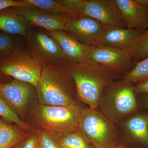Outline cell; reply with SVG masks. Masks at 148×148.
I'll use <instances>...</instances> for the list:
<instances>
[{
  "mask_svg": "<svg viewBox=\"0 0 148 148\" xmlns=\"http://www.w3.org/2000/svg\"><path fill=\"white\" fill-rule=\"evenodd\" d=\"M64 66L73 79L77 97L90 109L98 108L105 88L119 77V74L91 60L68 62Z\"/></svg>",
  "mask_w": 148,
  "mask_h": 148,
  "instance_id": "6da1fadb",
  "label": "cell"
},
{
  "mask_svg": "<svg viewBox=\"0 0 148 148\" xmlns=\"http://www.w3.org/2000/svg\"><path fill=\"white\" fill-rule=\"evenodd\" d=\"M36 89L40 105L67 106L75 103L77 91L73 79L64 66L42 64Z\"/></svg>",
  "mask_w": 148,
  "mask_h": 148,
  "instance_id": "7a4b0ae2",
  "label": "cell"
},
{
  "mask_svg": "<svg viewBox=\"0 0 148 148\" xmlns=\"http://www.w3.org/2000/svg\"><path fill=\"white\" fill-rule=\"evenodd\" d=\"M99 107L101 112L114 124L135 113L140 109L134 85L123 79L114 81L105 88Z\"/></svg>",
  "mask_w": 148,
  "mask_h": 148,
  "instance_id": "3957f363",
  "label": "cell"
},
{
  "mask_svg": "<svg viewBox=\"0 0 148 148\" xmlns=\"http://www.w3.org/2000/svg\"><path fill=\"white\" fill-rule=\"evenodd\" d=\"M82 109L77 102L67 106L39 104L34 111L35 123L40 129L59 138L78 129Z\"/></svg>",
  "mask_w": 148,
  "mask_h": 148,
  "instance_id": "277c9868",
  "label": "cell"
},
{
  "mask_svg": "<svg viewBox=\"0 0 148 148\" xmlns=\"http://www.w3.org/2000/svg\"><path fill=\"white\" fill-rule=\"evenodd\" d=\"M78 129L95 148H112L116 145L117 132L115 124L97 109H82Z\"/></svg>",
  "mask_w": 148,
  "mask_h": 148,
  "instance_id": "5b68a950",
  "label": "cell"
},
{
  "mask_svg": "<svg viewBox=\"0 0 148 148\" xmlns=\"http://www.w3.org/2000/svg\"><path fill=\"white\" fill-rule=\"evenodd\" d=\"M76 16H88L104 26L126 28L116 0H60Z\"/></svg>",
  "mask_w": 148,
  "mask_h": 148,
  "instance_id": "8992f818",
  "label": "cell"
},
{
  "mask_svg": "<svg viewBox=\"0 0 148 148\" xmlns=\"http://www.w3.org/2000/svg\"><path fill=\"white\" fill-rule=\"evenodd\" d=\"M40 61L31 50H18L0 61V71L36 87L42 71Z\"/></svg>",
  "mask_w": 148,
  "mask_h": 148,
  "instance_id": "52a82bcc",
  "label": "cell"
},
{
  "mask_svg": "<svg viewBox=\"0 0 148 148\" xmlns=\"http://www.w3.org/2000/svg\"><path fill=\"white\" fill-rule=\"evenodd\" d=\"M29 42L30 50L42 64L64 66L69 62L58 43L48 34L33 32Z\"/></svg>",
  "mask_w": 148,
  "mask_h": 148,
  "instance_id": "ba28073f",
  "label": "cell"
},
{
  "mask_svg": "<svg viewBox=\"0 0 148 148\" xmlns=\"http://www.w3.org/2000/svg\"><path fill=\"white\" fill-rule=\"evenodd\" d=\"M90 60L119 75L127 73L135 65L127 49L108 47L91 46Z\"/></svg>",
  "mask_w": 148,
  "mask_h": 148,
  "instance_id": "9c48e42d",
  "label": "cell"
},
{
  "mask_svg": "<svg viewBox=\"0 0 148 148\" xmlns=\"http://www.w3.org/2000/svg\"><path fill=\"white\" fill-rule=\"evenodd\" d=\"M12 8L29 26L41 27L49 32L57 31L67 32L66 24L74 16L68 14L49 13L36 7Z\"/></svg>",
  "mask_w": 148,
  "mask_h": 148,
  "instance_id": "30bf717a",
  "label": "cell"
},
{
  "mask_svg": "<svg viewBox=\"0 0 148 148\" xmlns=\"http://www.w3.org/2000/svg\"><path fill=\"white\" fill-rule=\"evenodd\" d=\"M67 32L83 44L96 46L104 25L88 16H74L67 23Z\"/></svg>",
  "mask_w": 148,
  "mask_h": 148,
  "instance_id": "8fae6325",
  "label": "cell"
},
{
  "mask_svg": "<svg viewBox=\"0 0 148 148\" xmlns=\"http://www.w3.org/2000/svg\"><path fill=\"white\" fill-rule=\"evenodd\" d=\"M126 28L144 32L148 28V7L139 0H116Z\"/></svg>",
  "mask_w": 148,
  "mask_h": 148,
  "instance_id": "7c38bea8",
  "label": "cell"
},
{
  "mask_svg": "<svg viewBox=\"0 0 148 148\" xmlns=\"http://www.w3.org/2000/svg\"><path fill=\"white\" fill-rule=\"evenodd\" d=\"M48 34L58 43L68 62L79 63L90 61L91 46L83 44L66 31L49 32Z\"/></svg>",
  "mask_w": 148,
  "mask_h": 148,
  "instance_id": "4fadbf2b",
  "label": "cell"
},
{
  "mask_svg": "<svg viewBox=\"0 0 148 148\" xmlns=\"http://www.w3.org/2000/svg\"><path fill=\"white\" fill-rule=\"evenodd\" d=\"M33 87L32 84L16 79L0 83V96L14 112L19 113L26 107L33 93Z\"/></svg>",
  "mask_w": 148,
  "mask_h": 148,
  "instance_id": "5bb4252c",
  "label": "cell"
},
{
  "mask_svg": "<svg viewBox=\"0 0 148 148\" xmlns=\"http://www.w3.org/2000/svg\"><path fill=\"white\" fill-rule=\"evenodd\" d=\"M148 112L139 110L125 122L129 148H148Z\"/></svg>",
  "mask_w": 148,
  "mask_h": 148,
  "instance_id": "9a60e30c",
  "label": "cell"
},
{
  "mask_svg": "<svg viewBox=\"0 0 148 148\" xmlns=\"http://www.w3.org/2000/svg\"><path fill=\"white\" fill-rule=\"evenodd\" d=\"M143 33L127 28L104 25L97 46L127 49Z\"/></svg>",
  "mask_w": 148,
  "mask_h": 148,
  "instance_id": "2e32d148",
  "label": "cell"
},
{
  "mask_svg": "<svg viewBox=\"0 0 148 148\" xmlns=\"http://www.w3.org/2000/svg\"><path fill=\"white\" fill-rule=\"evenodd\" d=\"M28 24L14 10L0 12V30L8 34L27 35Z\"/></svg>",
  "mask_w": 148,
  "mask_h": 148,
  "instance_id": "e0dca14e",
  "label": "cell"
},
{
  "mask_svg": "<svg viewBox=\"0 0 148 148\" xmlns=\"http://www.w3.org/2000/svg\"><path fill=\"white\" fill-rule=\"evenodd\" d=\"M31 134L0 119V148H12Z\"/></svg>",
  "mask_w": 148,
  "mask_h": 148,
  "instance_id": "ac0fdd59",
  "label": "cell"
},
{
  "mask_svg": "<svg viewBox=\"0 0 148 148\" xmlns=\"http://www.w3.org/2000/svg\"><path fill=\"white\" fill-rule=\"evenodd\" d=\"M35 7L49 13L68 14L75 16V14L61 3L60 0H24Z\"/></svg>",
  "mask_w": 148,
  "mask_h": 148,
  "instance_id": "d6986e66",
  "label": "cell"
},
{
  "mask_svg": "<svg viewBox=\"0 0 148 148\" xmlns=\"http://www.w3.org/2000/svg\"><path fill=\"white\" fill-rule=\"evenodd\" d=\"M127 49L135 64L148 57V28Z\"/></svg>",
  "mask_w": 148,
  "mask_h": 148,
  "instance_id": "ffe728a7",
  "label": "cell"
},
{
  "mask_svg": "<svg viewBox=\"0 0 148 148\" xmlns=\"http://www.w3.org/2000/svg\"><path fill=\"white\" fill-rule=\"evenodd\" d=\"M55 138L60 148H90L89 143L78 129L62 137Z\"/></svg>",
  "mask_w": 148,
  "mask_h": 148,
  "instance_id": "44dd1931",
  "label": "cell"
},
{
  "mask_svg": "<svg viewBox=\"0 0 148 148\" xmlns=\"http://www.w3.org/2000/svg\"><path fill=\"white\" fill-rule=\"evenodd\" d=\"M148 78V57L135 64L131 71L125 74L122 79L137 83Z\"/></svg>",
  "mask_w": 148,
  "mask_h": 148,
  "instance_id": "7402d4cb",
  "label": "cell"
},
{
  "mask_svg": "<svg viewBox=\"0 0 148 148\" xmlns=\"http://www.w3.org/2000/svg\"><path fill=\"white\" fill-rule=\"evenodd\" d=\"M0 116L6 121L16 124L19 128L24 131L30 130L33 127L22 121L17 114L8 106L5 101L0 96Z\"/></svg>",
  "mask_w": 148,
  "mask_h": 148,
  "instance_id": "603a6c76",
  "label": "cell"
},
{
  "mask_svg": "<svg viewBox=\"0 0 148 148\" xmlns=\"http://www.w3.org/2000/svg\"><path fill=\"white\" fill-rule=\"evenodd\" d=\"M37 131L42 148H61L53 135L42 130Z\"/></svg>",
  "mask_w": 148,
  "mask_h": 148,
  "instance_id": "cb8c5ba5",
  "label": "cell"
},
{
  "mask_svg": "<svg viewBox=\"0 0 148 148\" xmlns=\"http://www.w3.org/2000/svg\"><path fill=\"white\" fill-rule=\"evenodd\" d=\"M32 8L34 6L26 2L24 0L14 1V0H0V11L8 8Z\"/></svg>",
  "mask_w": 148,
  "mask_h": 148,
  "instance_id": "d4e9b609",
  "label": "cell"
},
{
  "mask_svg": "<svg viewBox=\"0 0 148 148\" xmlns=\"http://www.w3.org/2000/svg\"><path fill=\"white\" fill-rule=\"evenodd\" d=\"M38 136V131L32 133L29 137L21 142L18 148H36Z\"/></svg>",
  "mask_w": 148,
  "mask_h": 148,
  "instance_id": "484cf974",
  "label": "cell"
},
{
  "mask_svg": "<svg viewBox=\"0 0 148 148\" xmlns=\"http://www.w3.org/2000/svg\"><path fill=\"white\" fill-rule=\"evenodd\" d=\"M13 45V40L10 36L4 34H0V52L10 50Z\"/></svg>",
  "mask_w": 148,
  "mask_h": 148,
  "instance_id": "4316f807",
  "label": "cell"
},
{
  "mask_svg": "<svg viewBox=\"0 0 148 148\" xmlns=\"http://www.w3.org/2000/svg\"><path fill=\"white\" fill-rule=\"evenodd\" d=\"M134 90L136 95H148V78L137 83L134 85Z\"/></svg>",
  "mask_w": 148,
  "mask_h": 148,
  "instance_id": "83f0119b",
  "label": "cell"
},
{
  "mask_svg": "<svg viewBox=\"0 0 148 148\" xmlns=\"http://www.w3.org/2000/svg\"><path fill=\"white\" fill-rule=\"evenodd\" d=\"M140 110H148V95H137Z\"/></svg>",
  "mask_w": 148,
  "mask_h": 148,
  "instance_id": "f1b7e54d",
  "label": "cell"
},
{
  "mask_svg": "<svg viewBox=\"0 0 148 148\" xmlns=\"http://www.w3.org/2000/svg\"><path fill=\"white\" fill-rule=\"evenodd\" d=\"M36 148H42V146L41 145V144L40 142L39 139H38V143H37L36 147Z\"/></svg>",
  "mask_w": 148,
  "mask_h": 148,
  "instance_id": "f546056e",
  "label": "cell"
},
{
  "mask_svg": "<svg viewBox=\"0 0 148 148\" xmlns=\"http://www.w3.org/2000/svg\"><path fill=\"white\" fill-rule=\"evenodd\" d=\"M112 148H127V147H125L123 145H116L114 147H113Z\"/></svg>",
  "mask_w": 148,
  "mask_h": 148,
  "instance_id": "4dcf8cb0",
  "label": "cell"
},
{
  "mask_svg": "<svg viewBox=\"0 0 148 148\" xmlns=\"http://www.w3.org/2000/svg\"><path fill=\"white\" fill-rule=\"evenodd\" d=\"M12 148H18V146H17V145H16L14 146V147H13Z\"/></svg>",
  "mask_w": 148,
  "mask_h": 148,
  "instance_id": "1f68e13d",
  "label": "cell"
},
{
  "mask_svg": "<svg viewBox=\"0 0 148 148\" xmlns=\"http://www.w3.org/2000/svg\"><path fill=\"white\" fill-rule=\"evenodd\" d=\"M90 148H95L93 147V146L91 145H90Z\"/></svg>",
  "mask_w": 148,
  "mask_h": 148,
  "instance_id": "d6a6232c",
  "label": "cell"
},
{
  "mask_svg": "<svg viewBox=\"0 0 148 148\" xmlns=\"http://www.w3.org/2000/svg\"><path fill=\"white\" fill-rule=\"evenodd\" d=\"M2 74V73H1V71H0V78H1V74Z\"/></svg>",
  "mask_w": 148,
  "mask_h": 148,
  "instance_id": "836d02e7",
  "label": "cell"
},
{
  "mask_svg": "<svg viewBox=\"0 0 148 148\" xmlns=\"http://www.w3.org/2000/svg\"><path fill=\"white\" fill-rule=\"evenodd\" d=\"M69 148L64 147V148Z\"/></svg>",
  "mask_w": 148,
  "mask_h": 148,
  "instance_id": "e575fe53",
  "label": "cell"
},
{
  "mask_svg": "<svg viewBox=\"0 0 148 148\" xmlns=\"http://www.w3.org/2000/svg\"></svg>",
  "mask_w": 148,
  "mask_h": 148,
  "instance_id": "d590c367",
  "label": "cell"
}]
</instances>
